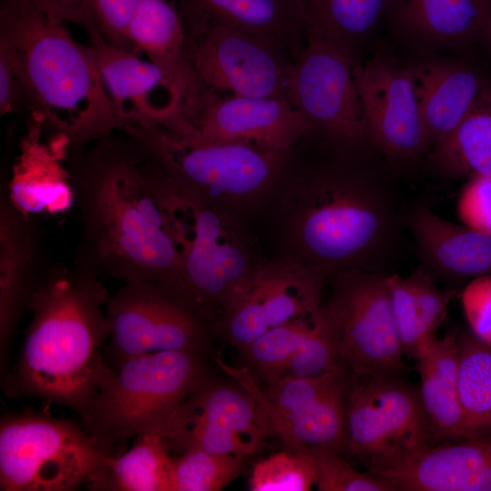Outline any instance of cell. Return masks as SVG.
Segmentation results:
<instances>
[{"label":"cell","instance_id":"4","mask_svg":"<svg viewBox=\"0 0 491 491\" xmlns=\"http://www.w3.org/2000/svg\"><path fill=\"white\" fill-rule=\"evenodd\" d=\"M142 169L165 217L182 266L180 295L204 319L224 311L250 273L245 235L228 212L187 190L143 150Z\"/></svg>","mask_w":491,"mask_h":491},{"label":"cell","instance_id":"24","mask_svg":"<svg viewBox=\"0 0 491 491\" xmlns=\"http://www.w3.org/2000/svg\"><path fill=\"white\" fill-rule=\"evenodd\" d=\"M412 67L428 146L434 148L462 122L488 77L461 62L435 60Z\"/></svg>","mask_w":491,"mask_h":491},{"label":"cell","instance_id":"16","mask_svg":"<svg viewBox=\"0 0 491 491\" xmlns=\"http://www.w3.org/2000/svg\"><path fill=\"white\" fill-rule=\"evenodd\" d=\"M181 114L204 138L248 143L280 152H288L312 133L304 115L285 98L222 97L200 89Z\"/></svg>","mask_w":491,"mask_h":491},{"label":"cell","instance_id":"34","mask_svg":"<svg viewBox=\"0 0 491 491\" xmlns=\"http://www.w3.org/2000/svg\"><path fill=\"white\" fill-rule=\"evenodd\" d=\"M321 318L322 306L314 312L268 329L242 348L247 361L269 383L276 381Z\"/></svg>","mask_w":491,"mask_h":491},{"label":"cell","instance_id":"36","mask_svg":"<svg viewBox=\"0 0 491 491\" xmlns=\"http://www.w3.org/2000/svg\"><path fill=\"white\" fill-rule=\"evenodd\" d=\"M316 459L309 452H279L255 464L252 491H308L316 485Z\"/></svg>","mask_w":491,"mask_h":491},{"label":"cell","instance_id":"15","mask_svg":"<svg viewBox=\"0 0 491 491\" xmlns=\"http://www.w3.org/2000/svg\"><path fill=\"white\" fill-rule=\"evenodd\" d=\"M326 276L300 260L258 265L223 312L228 338L242 348L268 329L319 309Z\"/></svg>","mask_w":491,"mask_h":491},{"label":"cell","instance_id":"21","mask_svg":"<svg viewBox=\"0 0 491 491\" xmlns=\"http://www.w3.org/2000/svg\"><path fill=\"white\" fill-rule=\"evenodd\" d=\"M373 475L395 491H491V437L429 446Z\"/></svg>","mask_w":491,"mask_h":491},{"label":"cell","instance_id":"28","mask_svg":"<svg viewBox=\"0 0 491 491\" xmlns=\"http://www.w3.org/2000/svg\"><path fill=\"white\" fill-rule=\"evenodd\" d=\"M486 0H388L386 14L410 35L431 43L481 41Z\"/></svg>","mask_w":491,"mask_h":491},{"label":"cell","instance_id":"25","mask_svg":"<svg viewBox=\"0 0 491 491\" xmlns=\"http://www.w3.org/2000/svg\"><path fill=\"white\" fill-rule=\"evenodd\" d=\"M416 360L419 396L434 445L471 439L458 395V335L436 337Z\"/></svg>","mask_w":491,"mask_h":491},{"label":"cell","instance_id":"22","mask_svg":"<svg viewBox=\"0 0 491 491\" xmlns=\"http://www.w3.org/2000/svg\"><path fill=\"white\" fill-rule=\"evenodd\" d=\"M187 38L213 26L288 45L306 35L301 0H175Z\"/></svg>","mask_w":491,"mask_h":491},{"label":"cell","instance_id":"1","mask_svg":"<svg viewBox=\"0 0 491 491\" xmlns=\"http://www.w3.org/2000/svg\"><path fill=\"white\" fill-rule=\"evenodd\" d=\"M96 142L67 160L81 220L74 265L99 279L158 282L179 293L180 258L144 175L142 147L130 136Z\"/></svg>","mask_w":491,"mask_h":491},{"label":"cell","instance_id":"26","mask_svg":"<svg viewBox=\"0 0 491 491\" xmlns=\"http://www.w3.org/2000/svg\"><path fill=\"white\" fill-rule=\"evenodd\" d=\"M126 39L131 47L146 55L150 62L177 84L184 104L195 94L198 85L189 59L185 28L175 3L141 0L128 24Z\"/></svg>","mask_w":491,"mask_h":491},{"label":"cell","instance_id":"20","mask_svg":"<svg viewBox=\"0 0 491 491\" xmlns=\"http://www.w3.org/2000/svg\"><path fill=\"white\" fill-rule=\"evenodd\" d=\"M27 215L12 203L6 181L0 195V349L1 364L46 266L40 239Z\"/></svg>","mask_w":491,"mask_h":491},{"label":"cell","instance_id":"43","mask_svg":"<svg viewBox=\"0 0 491 491\" xmlns=\"http://www.w3.org/2000/svg\"><path fill=\"white\" fill-rule=\"evenodd\" d=\"M481 41L491 52V0H486L485 18L482 29Z\"/></svg>","mask_w":491,"mask_h":491},{"label":"cell","instance_id":"33","mask_svg":"<svg viewBox=\"0 0 491 491\" xmlns=\"http://www.w3.org/2000/svg\"><path fill=\"white\" fill-rule=\"evenodd\" d=\"M306 30L322 33L354 51L386 15L388 0H301Z\"/></svg>","mask_w":491,"mask_h":491},{"label":"cell","instance_id":"12","mask_svg":"<svg viewBox=\"0 0 491 491\" xmlns=\"http://www.w3.org/2000/svg\"><path fill=\"white\" fill-rule=\"evenodd\" d=\"M105 315L109 343L106 363L149 353H195L203 346L204 319L175 290L158 282L125 283L109 297Z\"/></svg>","mask_w":491,"mask_h":491},{"label":"cell","instance_id":"37","mask_svg":"<svg viewBox=\"0 0 491 491\" xmlns=\"http://www.w3.org/2000/svg\"><path fill=\"white\" fill-rule=\"evenodd\" d=\"M316 459L320 491H395L386 479L354 468L338 452L316 450L309 452Z\"/></svg>","mask_w":491,"mask_h":491},{"label":"cell","instance_id":"19","mask_svg":"<svg viewBox=\"0 0 491 491\" xmlns=\"http://www.w3.org/2000/svg\"><path fill=\"white\" fill-rule=\"evenodd\" d=\"M70 153V138L58 132L46 136L43 116L32 112L6 181L15 206L27 215L67 210L75 202L67 166Z\"/></svg>","mask_w":491,"mask_h":491},{"label":"cell","instance_id":"17","mask_svg":"<svg viewBox=\"0 0 491 491\" xmlns=\"http://www.w3.org/2000/svg\"><path fill=\"white\" fill-rule=\"evenodd\" d=\"M356 77L366 135L380 151L411 158L428 147L413 67L376 56Z\"/></svg>","mask_w":491,"mask_h":491},{"label":"cell","instance_id":"9","mask_svg":"<svg viewBox=\"0 0 491 491\" xmlns=\"http://www.w3.org/2000/svg\"><path fill=\"white\" fill-rule=\"evenodd\" d=\"M418 388L398 375L353 376L346 404L343 451L375 474L433 446Z\"/></svg>","mask_w":491,"mask_h":491},{"label":"cell","instance_id":"13","mask_svg":"<svg viewBox=\"0 0 491 491\" xmlns=\"http://www.w3.org/2000/svg\"><path fill=\"white\" fill-rule=\"evenodd\" d=\"M158 435L171 449H199L246 457L273 434L269 420L247 392L205 377L168 416Z\"/></svg>","mask_w":491,"mask_h":491},{"label":"cell","instance_id":"39","mask_svg":"<svg viewBox=\"0 0 491 491\" xmlns=\"http://www.w3.org/2000/svg\"><path fill=\"white\" fill-rule=\"evenodd\" d=\"M140 1L89 0L94 22L107 42L134 52L126 39V30Z\"/></svg>","mask_w":491,"mask_h":491},{"label":"cell","instance_id":"6","mask_svg":"<svg viewBox=\"0 0 491 491\" xmlns=\"http://www.w3.org/2000/svg\"><path fill=\"white\" fill-rule=\"evenodd\" d=\"M122 130L179 185L225 210L266 193L280 177L288 153L204 138L183 116L164 125Z\"/></svg>","mask_w":491,"mask_h":491},{"label":"cell","instance_id":"7","mask_svg":"<svg viewBox=\"0 0 491 491\" xmlns=\"http://www.w3.org/2000/svg\"><path fill=\"white\" fill-rule=\"evenodd\" d=\"M204 378L195 353L163 351L129 358L112 368L82 417L84 427L114 451L131 437L157 433Z\"/></svg>","mask_w":491,"mask_h":491},{"label":"cell","instance_id":"29","mask_svg":"<svg viewBox=\"0 0 491 491\" xmlns=\"http://www.w3.org/2000/svg\"><path fill=\"white\" fill-rule=\"evenodd\" d=\"M164 437L156 433L136 436L122 455L105 459L87 483L98 491H171L173 457Z\"/></svg>","mask_w":491,"mask_h":491},{"label":"cell","instance_id":"42","mask_svg":"<svg viewBox=\"0 0 491 491\" xmlns=\"http://www.w3.org/2000/svg\"><path fill=\"white\" fill-rule=\"evenodd\" d=\"M34 1L46 15L60 22H71L84 28L94 22L90 11L89 0Z\"/></svg>","mask_w":491,"mask_h":491},{"label":"cell","instance_id":"14","mask_svg":"<svg viewBox=\"0 0 491 491\" xmlns=\"http://www.w3.org/2000/svg\"><path fill=\"white\" fill-rule=\"evenodd\" d=\"M199 89L256 98H285L293 64L280 42L213 26L187 38Z\"/></svg>","mask_w":491,"mask_h":491},{"label":"cell","instance_id":"41","mask_svg":"<svg viewBox=\"0 0 491 491\" xmlns=\"http://www.w3.org/2000/svg\"><path fill=\"white\" fill-rule=\"evenodd\" d=\"M461 298L473 335L491 345V274L473 278Z\"/></svg>","mask_w":491,"mask_h":491},{"label":"cell","instance_id":"31","mask_svg":"<svg viewBox=\"0 0 491 491\" xmlns=\"http://www.w3.org/2000/svg\"><path fill=\"white\" fill-rule=\"evenodd\" d=\"M433 149L436 163L452 176H491L490 78L458 126Z\"/></svg>","mask_w":491,"mask_h":491},{"label":"cell","instance_id":"38","mask_svg":"<svg viewBox=\"0 0 491 491\" xmlns=\"http://www.w3.org/2000/svg\"><path fill=\"white\" fill-rule=\"evenodd\" d=\"M336 368L343 367L330 344L322 315L320 322L297 348L278 379L314 377Z\"/></svg>","mask_w":491,"mask_h":491},{"label":"cell","instance_id":"23","mask_svg":"<svg viewBox=\"0 0 491 491\" xmlns=\"http://www.w3.org/2000/svg\"><path fill=\"white\" fill-rule=\"evenodd\" d=\"M409 227L428 273L450 281L491 274V236L449 222L427 207L415 209Z\"/></svg>","mask_w":491,"mask_h":491},{"label":"cell","instance_id":"35","mask_svg":"<svg viewBox=\"0 0 491 491\" xmlns=\"http://www.w3.org/2000/svg\"><path fill=\"white\" fill-rule=\"evenodd\" d=\"M244 456L190 449L173 459L171 491H218L236 478Z\"/></svg>","mask_w":491,"mask_h":491},{"label":"cell","instance_id":"8","mask_svg":"<svg viewBox=\"0 0 491 491\" xmlns=\"http://www.w3.org/2000/svg\"><path fill=\"white\" fill-rule=\"evenodd\" d=\"M114 451L85 427L39 413L0 423V490L71 491L88 483Z\"/></svg>","mask_w":491,"mask_h":491},{"label":"cell","instance_id":"3","mask_svg":"<svg viewBox=\"0 0 491 491\" xmlns=\"http://www.w3.org/2000/svg\"><path fill=\"white\" fill-rule=\"evenodd\" d=\"M0 52L13 63L32 112L70 138L71 152L121 129L93 48L34 0L2 2Z\"/></svg>","mask_w":491,"mask_h":491},{"label":"cell","instance_id":"18","mask_svg":"<svg viewBox=\"0 0 491 491\" xmlns=\"http://www.w3.org/2000/svg\"><path fill=\"white\" fill-rule=\"evenodd\" d=\"M85 29L121 130L126 125H160L182 110L184 95L165 71L107 42L95 22Z\"/></svg>","mask_w":491,"mask_h":491},{"label":"cell","instance_id":"5","mask_svg":"<svg viewBox=\"0 0 491 491\" xmlns=\"http://www.w3.org/2000/svg\"><path fill=\"white\" fill-rule=\"evenodd\" d=\"M390 210L376 186L356 175L330 172L298 186L287 215L288 236L301 262L326 275L374 270L392 231Z\"/></svg>","mask_w":491,"mask_h":491},{"label":"cell","instance_id":"10","mask_svg":"<svg viewBox=\"0 0 491 491\" xmlns=\"http://www.w3.org/2000/svg\"><path fill=\"white\" fill-rule=\"evenodd\" d=\"M322 315L339 365L353 376L398 375L404 351L395 326L386 275L352 268L337 272Z\"/></svg>","mask_w":491,"mask_h":491},{"label":"cell","instance_id":"40","mask_svg":"<svg viewBox=\"0 0 491 491\" xmlns=\"http://www.w3.org/2000/svg\"><path fill=\"white\" fill-rule=\"evenodd\" d=\"M468 179L457 201L459 218L465 225L491 236V176Z\"/></svg>","mask_w":491,"mask_h":491},{"label":"cell","instance_id":"30","mask_svg":"<svg viewBox=\"0 0 491 491\" xmlns=\"http://www.w3.org/2000/svg\"><path fill=\"white\" fill-rule=\"evenodd\" d=\"M350 382L348 377L296 413L271 418L273 434L292 451H343Z\"/></svg>","mask_w":491,"mask_h":491},{"label":"cell","instance_id":"32","mask_svg":"<svg viewBox=\"0 0 491 491\" xmlns=\"http://www.w3.org/2000/svg\"><path fill=\"white\" fill-rule=\"evenodd\" d=\"M459 337L458 395L471 439L491 437V345Z\"/></svg>","mask_w":491,"mask_h":491},{"label":"cell","instance_id":"27","mask_svg":"<svg viewBox=\"0 0 491 491\" xmlns=\"http://www.w3.org/2000/svg\"><path fill=\"white\" fill-rule=\"evenodd\" d=\"M388 292L403 351L417 359L436 338L455 292L439 289L424 267L407 277H393Z\"/></svg>","mask_w":491,"mask_h":491},{"label":"cell","instance_id":"11","mask_svg":"<svg viewBox=\"0 0 491 491\" xmlns=\"http://www.w3.org/2000/svg\"><path fill=\"white\" fill-rule=\"evenodd\" d=\"M354 51L315 30L293 61L286 97L320 132L342 143L367 137L356 85Z\"/></svg>","mask_w":491,"mask_h":491},{"label":"cell","instance_id":"2","mask_svg":"<svg viewBox=\"0 0 491 491\" xmlns=\"http://www.w3.org/2000/svg\"><path fill=\"white\" fill-rule=\"evenodd\" d=\"M109 297L102 279L75 265L46 266L6 393L66 406L82 418L112 374L105 359Z\"/></svg>","mask_w":491,"mask_h":491}]
</instances>
